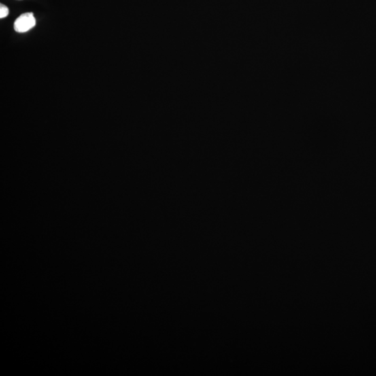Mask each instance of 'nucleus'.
I'll return each instance as SVG.
<instances>
[{"label":"nucleus","mask_w":376,"mask_h":376,"mask_svg":"<svg viewBox=\"0 0 376 376\" xmlns=\"http://www.w3.org/2000/svg\"><path fill=\"white\" fill-rule=\"evenodd\" d=\"M9 9L7 6L1 4L0 5V18L3 19L9 16Z\"/></svg>","instance_id":"nucleus-2"},{"label":"nucleus","mask_w":376,"mask_h":376,"mask_svg":"<svg viewBox=\"0 0 376 376\" xmlns=\"http://www.w3.org/2000/svg\"><path fill=\"white\" fill-rule=\"evenodd\" d=\"M36 25V18L33 13H24L20 15L14 22V27L18 33H24Z\"/></svg>","instance_id":"nucleus-1"}]
</instances>
